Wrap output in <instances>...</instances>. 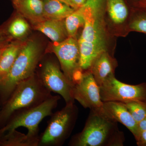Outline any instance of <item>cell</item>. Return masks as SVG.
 <instances>
[{
  "label": "cell",
  "mask_w": 146,
  "mask_h": 146,
  "mask_svg": "<svg viewBox=\"0 0 146 146\" xmlns=\"http://www.w3.org/2000/svg\"><path fill=\"white\" fill-rule=\"evenodd\" d=\"M94 1H96L97 0H94Z\"/></svg>",
  "instance_id": "obj_32"
},
{
  "label": "cell",
  "mask_w": 146,
  "mask_h": 146,
  "mask_svg": "<svg viewBox=\"0 0 146 146\" xmlns=\"http://www.w3.org/2000/svg\"><path fill=\"white\" fill-rule=\"evenodd\" d=\"M60 98L59 96H52L39 105L14 115L0 128V137L23 127L27 129L28 138L35 146H38L39 123L44 118L52 114L53 110L57 106Z\"/></svg>",
  "instance_id": "obj_5"
},
{
  "label": "cell",
  "mask_w": 146,
  "mask_h": 146,
  "mask_svg": "<svg viewBox=\"0 0 146 146\" xmlns=\"http://www.w3.org/2000/svg\"><path fill=\"white\" fill-rule=\"evenodd\" d=\"M107 8L110 19L115 24L122 23L128 16V9L123 0H107Z\"/></svg>",
  "instance_id": "obj_17"
},
{
  "label": "cell",
  "mask_w": 146,
  "mask_h": 146,
  "mask_svg": "<svg viewBox=\"0 0 146 146\" xmlns=\"http://www.w3.org/2000/svg\"><path fill=\"white\" fill-rule=\"evenodd\" d=\"M39 44L30 40L24 43L8 75L0 82V99L3 105L16 86L22 81L32 76L42 57Z\"/></svg>",
  "instance_id": "obj_4"
},
{
  "label": "cell",
  "mask_w": 146,
  "mask_h": 146,
  "mask_svg": "<svg viewBox=\"0 0 146 146\" xmlns=\"http://www.w3.org/2000/svg\"><path fill=\"white\" fill-rule=\"evenodd\" d=\"M116 66L115 60L107 52L100 55L94 60L89 70L99 86L107 79L114 75Z\"/></svg>",
  "instance_id": "obj_12"
},
{
  "label": "cell",
  "mask_w": 146,
  "mask_h": 146,
  "mask_svg": "<svg viewBox=\"0 0 146 146\" xmlns=\"http://www.w3.org/2000/svg\"><path fill=\"white\" fill-rule=\"evenodd\" d=\"M5 35H7L6 34L5 31L2 29H0V36Z\"/></svg>",
  "instance_id": "obj_29"
},
{
  "label": "cell",
  "mask_w": 146,
  "mask_h": 146,
  "mask_svg": "<svg viewBox=\"0 0 146 146\" xmlns=\"http://www.w3.org/2000/svg\"><path fill=\"white\" fill-rule=\"evenodd\" d=\"M105 113L117 122L125 126L137 140L141 134L138 123L131 115L123 103L115 101L103 102Z\"/></svg>",
  "instance_id": "obj_11"
},
{
  "label": "cell",
  "mask_w": 146,
  "mask_h": 146,
  "mask_svg": "<svg viewBox=\"0 0 146 146\" xmlns=\"http://www.w3.org/2000/svg\"><path fill=\"white\" fill-rule=\"evenodd\" d=\"M136 141L137 145L146 146V130L141 132L139 138Z\"/></svg>",
  "instance_id": "obj_24"
},
{
  "label": "cell",
  "mask_w": 146,
  "mask_h": 146,
  "mask_svg": "<svg viewBox=\"0 0 146 146\" xmlns=\"http://www.w3.org/2000/svg\"><path fill=\"white\" fill-rule=\"evenodd\" d=\"M6 47H4V48H0V57H1V55L2 54L3 51L4 50L5 48Z\"/></svg>",
  "instance_id": "obj_30"
},
{
  "label": "cell",
  "mask_w": 146,
  "mask_h": 146,
  "mask_svg": "<svg viewBox=\"0 0 146 146\" xmlns=\"http://www.w3.org/2000/svg\"><path fill=\"white\" fill-rule=\"evenodd\" d=\"M0 146H35L33 143L28 138L27 134L18 132L16 130L1 136Z\"/></svg>",
  "instance_id": "obj_19"
},
{
  "label": "cell",
  "mask_w": 146,
  "mask_h": 146,
  "mask_svg": "<svg viewBox=\"0 0 146 146\" xmlns=\"http://www.w3.org/2000/svg\"><path fill=\"white\" fill-rule=\"evenodd\" d=\"M43 85L50 92L59 94L66 104L74 103L73 84L62 72L57 63L51 60L44 63L39 74L36 75Z\"/></svg>",
  "instance_id": "obj_9"
},
{
  "label": "cell",
  "mask_w": 146,
  "mask_h": 146,
  "mask_svg": "<svg viewBox=\"0 0 146 146\" xmlns=\"http://www.w3.org/2000/svg\"><path fill=\"white\" fill-rule=\"evenodd\" d=\"M71 1L75 7L76 9L83 6L87 1V0H71Z\"/></svg>",
  "instance_id": "obj_25"
},
{
  "label": "cell",
  "mask_w": 146,
  "mask_h": 146,
  "mask_svg": "<svg viewBox=\"0 0 146 146\" xmlns=\"http://www.w3.org/2000/svg\"><path fill=\"white\" fill-rule=\"evenodd\" d=\"M74 103L66 106L51 115L44 132L39 136L38 146H60L70 136L78 117Z\"/></svg>",
  "instance_id": "obj_6"
},
{
  "label": "cell",
  "mask_w": 146,
  "mask_h": 146,
  "mask_svg": "<svg viewBox=\"0 0 146 146\" xmlns=\"http://www.w3.org/2000/svg\"><path fill=\"white\" fill-rule=\"evenodd\" d=\"M52 96L35 74L19 83L3 105L0 109V125L7 123L18 113L39 105Z\"/></svg>",
  "instance_id": "obj_3"
},
{
  "label": "cell",
  "mask_w": 146,
  "mask_h": 146,
  "mask_svg": "<svg viewBox=\"0 0 146 146\" xmlns=\"http://www.w3.org/2000/svg\"><path fill=\"white\" fill-rule=\"evenodd\" d=\"M123 103L138 123L146 117V101H132Z\"/></svg>",
  "instance_id": "obj_21"
},
{
  "label": "cell",
  "mask_w": 146,
  "mask_h": 146,
  "mask_svg": "<svg viewBox=\"0 0 146 146\" xmlns=\"http://www.w3.org/2000/svg\"><path fill=\"white\" fill-rule=\"evenodd\" d=\"M29 28L26 21L18 17L13 19L9 25L6 34L12 39H20L27 33Z\"/></svg>",
  "instance_id": "obj_20"
},
{
  "label": "cell",
  "mask_w": 146,
  "mask_h": 146,
  "mask_svg": "<svg viewBox=\"0 0 146 146\" xmlns=\"http://www.w3.org/2000/svg\"><path fill=\"white\" fill-rule=\"evenodd\" d=\"M99 4V0H87L83 6L85 23L78 40L79 67L82 73L89 70L96 58L107 52L105 33Z\"/></svg>",
  "instance_id": "obj_1"
},
{
  "label": "cell",
  "mask_w": 146,
  "mask_h": 146,
  "mask_svg": "<svg viewBox=\"0 0 146 146\" xmlns=\"http://www.w3.org/2000/svg\"><path fill=\"white\" fill-rule=\"evenodd\" d=\"M24 43L11 42L5 48L0 57V82L8 75Z\"/></svg>",
  "instance_id": "obj_15"
},
{
  "label": "cell",
  "mask_w": 146,
  "mask_h": 146,
  "mask_svg": "<svg viewBox=\"0 0 146 146\" xmlns=\"http://www.w3.org/2000/svg\"><path fill=\"white\" fill-rule=\"evenodd\" d=\"M57 1H60L62 2L65 3L66 4L68 5L71 6V7L74 9H76L74 5L72 3V2L71 0H57Z\"/></svg>",
  "instance_id": "obj_28"
},
{
  "label": "cell",
  "mask_w": 146,
  "mask_h": 146,
  "mask_svg": "<svg viewBox=\"0 0 146 146\" xmlns=\"http://www.w3.org/2000/svg\"><path fill=\"white\" fill-rule=\"evenodd\" d=\"M99 87L101 100L103 102L146 101V82L131 85L119 81L114 76L104 82Z\"/></svg>",
  "instance_id": "obj_8"
},
{
  "label": "cell",
  "mask_w": 146,
  "mask_h": 146,
  "mask_svg": "<svg viewBox=\"0 0 146 146\" xmlns=\"http://www.w3.org/2000/svg\"><path fill=\"white\" fill-rule=\"evenodd\" d=\"M138 126L141 132L146 130V117L141 121L138 123Z\"/></svg>",
  "instance_id": "obj_26"
},
{
  "label": "cell",
  "mask_w": 146,
  "mask_h": 146,
  "mask_svg": "<svg viewBox=\"0 0 146 146\" xmlns=\"http://www.w3.org/2000/svg\"><path fill=\"white\" fill-rule=\"evenodd\" d=\"M125 140L117 122L104 111L90 110L83 130L72 137L69 145L123 146Z\"/></svg>",
  "instance_id": "obj_2"
},
{
  "label": "cell",
  "mask_w": 146,
  "mask_h": 146,
  "mask_svg": "<svg viewBox=\"0 0 146 146\" xmlns=\"http://www.w3.org/2000/svg\"><path fill=\"white\" fill-rule=\"evenodd\" d=\"M11 1L18 13L35 25L46 20L43 12V1L42 0Z\"/></svg>",
  "instance_id": "obj_13"
},
{
  "label": "cell",
  "mask_w": 146,
  "mask_h": 146,
  "mask_svg": "<svg viewBox=\"0 0 146 146\" xmlns=\"http://www.w3.org/2000/svg\"><path fill=\"white\" fill-rule=\"evenodd\" d=\"M34 28L55 43L62 42L68 37L63 20H46L35 25Z\"/></svg>",
  "instance_id": "obj_14"
},
{
  "label": "cell",
  "mask_w": 146,
  "mask_h": 146,
  "mask_svg": "<svg viewBox=\"0 0 146 146\" xmlns=\"http://www.w3.org/2000/svg\"><path fill=\"white\" fill-rule=\"evenodd\" d=\"M142 1V0H139V1H138V2L140 1Z\"/></svg>",
  "instance_id": "obj_31"
},
{
  "label": "cell",
  "mask_w": 146,
  "mask_h": 146,
  "mask_svg": "<svg viewBox=\"0 0 146 146\" xmlns=\"http://www.w3.org/2000/svg\"><path fill=\"white\" fill-rule=\"evenodd\" d=\"M139 8L132 16L129 28L132 31L146 33V9Z\"/></svg>",
  "instance_id": "obj_22"
},
{
  "label": "cell",
  "mask_w": 146,
  "mask_h": 146,
  "mask_svg": "<svg viewBox=\"0 0 146 146\" xmlns=\"http://www.w3.org/2000/svg\"><path fill=\"white\" fill-rule=\"evenodd\" d=\"M73 94L74 99L78 101L84 108L104 111L99 86L90 70L84 72L80 79L74 85Z\"/></svg>",
  "instance_id": "obj_10"
},
{
  "label": "cell",
  "mask_w": 146,
  "mask_h": 146,
  "mask_svg": "<svg viewBox=\"0 0 146 146\" xmlns=\"http://www.w3.org/2000/svg\"><path fill=\"white\" fill-rule=\"evenodd\" d=\"M12 38L7 35L0 36V48H4L11 42Z\"/></svg>",
  "instance_id": "obj_23"
},
{
  "label": "cell",
  "mask_w": 146,
  "mask_h": 146,
  "mask_svg": "<svg viewBox=\"0 0 146 146\" xmlns=\"http://www.w3.org/2000/svg\"><path fill=\"white\" fill-rule=\"evenodd\" d=\"M52 50L58 59L63 73L74 86L83 74L79 67L78 40L75 37L68 36L62 42L55 43Z\"/></svg>",
  "instance_id": "obj_7"
},
{
  "label": "cell",
  "mask_w": 146,
  "mask_h": 146,
  "mask_svg": "<svg viewBox=\"0 0 146 146\" xmlns=\"http://www.w3.org/2000/svg\"><path fill=\"white\" fill-rule=\"evenodd\" d=\"M137 6L139 8L146 9V0H142V1L138 2Z\"/></svg>",
  "instance_id": "obj_27"
},
{
  "label": "cell",
  "mask_w": 146,
  "mask_h": 146,
  "mask_svg": "<svg viewBox=\"0 0 146 146\" xmlns=\"http://www.w3.org/2000/svg\"><path fill=\"white\" fill-rule=\"evenodd\" d=\"M75 10L57 0L43 1V12L46 20H64Z\"/></svg>",
  "instance_id": "obj_16"
},
{
  "label": "cell",
  "mask_w": 146,
  "mask_h": 146,
  "mask_svg": "<svg viewBox=\"0 0 146 146\" xmlns=\"http://www.w3.org/2000/svg\"><path fill=\"white\" fill-rule=\"evenodd\" d=\"M64 23L68 36L75 37L78 29L85 23L83 7L76 9L65 18Z\"/></svg>",
  "instance_id": "obj_18"
}]
</instances>
